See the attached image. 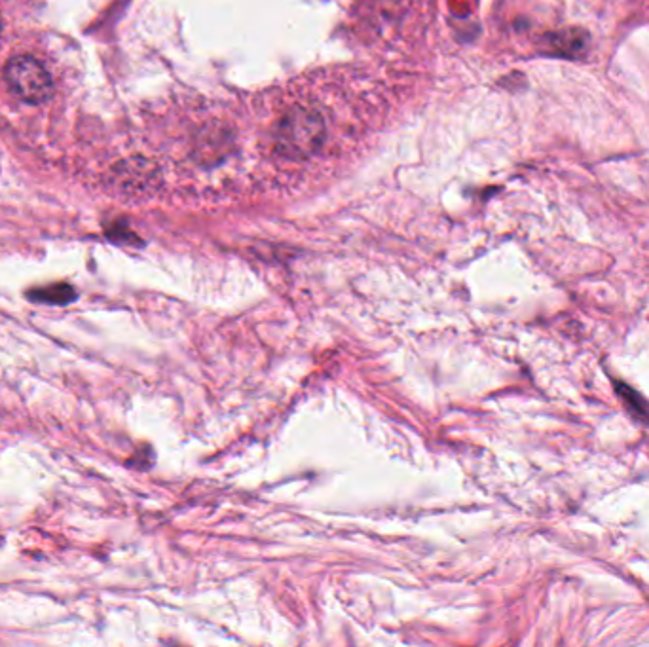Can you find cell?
I'll use <instances>...</instances> for the list:
<instances>
[{"mask_svg": "<svg viewBox=\"0 0 649 647\" xmlns=\"http://www.w3.org/2000/svg\"><path fill=\"white\" fill-rule=\"evenodd\" d=\"M118 183L124 192L145 194L158 185V169L147 160H130L118 171Z\"/></svg>", "mask_w": 649, "mask_h": 647, "instance_id": "cell-3", "label": "cell"}, {"mask_svg": "<svg viewBox=\"0 0 649 647\" xmlns=\"http://www.w3.org/2000/svg\"><path fill=\"white\" fill-rule=\"evenodd\" d=\"M617 391H619V397H623V401L627 403V407L631 408L634 418H638L642 422H649L648 403L636 391H632L625 384H617Z\"/></svg>", "mask_w": 649, "mask_h": 647, "instance_id": "cell-5", "label": "cell"}, {"mask_svg": "<svg viewBox=\"0 0 649 647\" xmlns=\"http://www.w3.org/2000/svg\"><path fill=\"white\" fill-rule=\"evenodd\" d=\"M272 139L274 150L281 158L306 162L325 145L327 126L316 109L295 107L279 118Z\"/></svg>", "mask_w": 649, "mask_h": 647, "instance_id": "cell-1", "label": "cell"}, {"mask_svg": "<svg viewBox=\"0 0 649 647\" xmlns=\"http://www.w3.org/2000/svg\"><path fill=\"white\" fill-rule=\"evenodd\" d=\"M4 80L10 92L31 105H42L54 93V80L37 57H12L4 67Z\"/></svg>", "mask_w": 649, "mask_h": 647, "instance_id": "cell-2", "label": "cell"}, {"mask_svg": "<svg viewBox=\"0 0 649 647\" xmlns=\"http://www.w3.org/2000/svg\"><path fill=\"white\" fill-rule=\"evenodd\" d=\"M76 293L75 287L67 285V283H56L50 287H40V289H31L27 291V298L31 302L37 304H48V306H67L71 302H75Z\"/></svg>", "mask_w": 649, "mask_h": 647, "instance_id": "cell-4", "label": "cell"}]
</instances>
